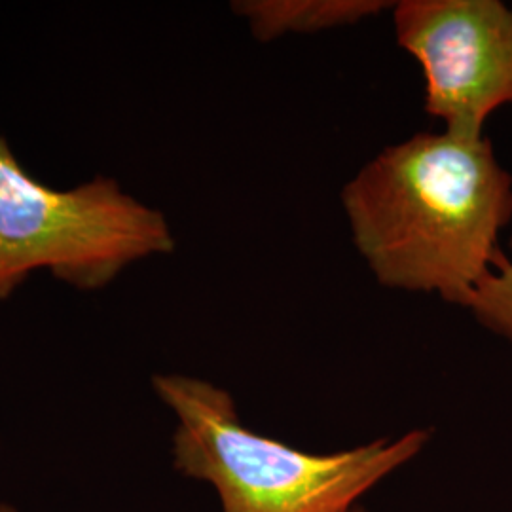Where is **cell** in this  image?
<instances>
[{"instance_id":"7a4b0ae2","label":"cell","mask_w":512,"mask_h":512,"mask_svg":"<svg viewBox=\"0 0 512 512\" xmlns=\"http://www.w3.org/2000/svg\"><path fill=\"white\" fill-rule=\"evenodd\" d=\"M152 387L177 418L175 467L213 484L224 512H348L359 495L429 440L427 431H412L395 442L306 454L247 429L232 395L217 385L158 374Z\"/></svg>"},{"instance_id":"ba28073f","label":"cell","mask_w":512,"mask_h":512,"mask_svg":"<svg viewBox=\"0 0 512 512\" xmlns=\"http://www.w3.org/2000/svg\"><path fill=\"white\" fill-rule=\"evenodd\" d=\"M348 512H365V511H361V509H353V507H351V509H349Z\"/></svg>"},{"instance_id":"6da1fadb","label":"cell","mask_w":512,"mask_h":512,"mask_svg":"<svg viewBox=\"0 0 512 512\" xmlns=\"http://www.w3.org/2000/svg\"><path fill=\"white\" fill-rule=\"evenodd\" d=\"M357 253L393 291L463 306L512 220V175L488 137L421 131L384 148L342 190Z\"/></svg>"},{"instance_id":"5b68a950","label":"cell","mask_w":512,"mask_h":512,"mask_svg":"<svg viewBox=\"0 0 512 512\" xmlns=\"http://www.w3.org/2000/svg\"><path fill=\"white\" fill-rule=\"evenodd\" d=\"M393 6L385 0H241L234 2V12L249 23L256 40L270 42L357 25Z\"/></svg>"},{"instance_id":"277c9868","label":"cell","mask_w":512,"mask_h":512,"mask_svg":"<svg viewBox=\"0 0 512 512\" xmlns=\"http://www.w3.org/2000/svg\"><path fill=\"white\" fill-rule=\"evenodd\" d=\"M395 38L420 63L425 112L461 139H482L512 103V8L501 0H401Z\"/></svg>"},{"instance_id":"8992f818","label":"cell","mask_w":512,"mask_h":512,"mask_svg":"<svg viewBox=\"0 0 512 512\" xmlns=\"http://www.w3.org/2000/svg\"><path fill=\"white\" fill-rule=\"evenodd\" d=\"M476 321L512 344V260L499 251L494 266L463 302Z\"/></svg>"},{"instance_id":"52a82bcc","label":"cell","mask_w":512,"mask_h":512,"mask_svg":"<svg viewBox=\"0 0 512 512\" xmlns=\"http://www.w3.org/2000/svg\"><path fill=\"white\" fill-rule=\"evenodd\" d=\"M0 512H19L14 505H10V503H2L0 501Z\"/></svg>"},{"instance_id":"9c48e42d","label":"cell","mask_w":512,"mask_h":512,"mask_svg":"<svg viewBox=\"0 0 512 512\" xmlns=\"http://www.w3.org/2000/svg\"><path fill=\"white\" fill-rule=\"evenodd\" d=\"M511 249H512V238H511Z\"/></svg>"},{"instance_id":"3957f363","label":"cell","mask_w":512,"mask_h":512,"mask_svg":"<svg viewBox=\"0 0 512 512\" xmlns=\"http://www.w3.org/2000/svg\"><path fill=\"white\" fill-rule=\"evenodd\" d=\"M173 251L162 211L107 177L71 190L44 186L21 167L0 133V302L37 270L95 291L129 264Z\"/></svg>"}]
</instances>
